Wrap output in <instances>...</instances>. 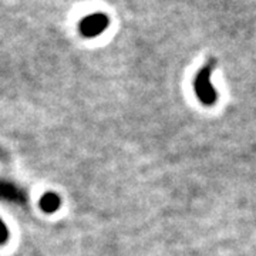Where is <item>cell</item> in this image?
Listing matches in <instances>:
<instances>
[{
	"label": "cell",
	"mask_w": 256,
	"mask_h": 256,
	"mask_svg": "<svg viewBox=\"0 0 256 256\" xmlns=\"http://www.w3.org/2000/svg\"><path fill=\"white\" fill-rule=\"evenodd\" d=\"M215 66H216L215 58L208 60L206 64L196 73L195 82H194V88L196 92V97L200 98L204 106H214L218 100V94L212 84V73H214Z\"/></svg>",
	"instance_id": "cell-1"
},
{
	"label": "cell",
	"mask_w": 256,
	"mask_h": 256,
	"mask_svg": "<svg viewBox=\"0 0 256 256\" xmlns=\"http://www.w3.org/2000/svg\"><path fill=\"white\" fill-rule=\"evenodd\" d=\"M110 26V18L106 13H92L82 18L78 24L80 33L84 37H97Z\"/></svg>",
	"instance_id": "cell-2"
},
{
	"label": "cell",
	"mask_w": 256,
	"mask_h": 256,
	"mask_svg": "<svg viewBox=\"0 0 256 256\" xmlns=\"http://www.w3.org/2000/svg\"><path fill=\"white\" fill-rule=\"evenodd\" d=\"M40 206L44 212H54L60 206V198L56 194H46L40 201Z\"/></svg>",
	"instance_id": "cell-3"
},
{
	"label": "cell",
	"mask_w": 256,
	"mask_h": 256,
	"mask_svg": "<svg viewBox=\"0 0 256 256\" xmlns=\"http://www.w3.org/2000/svg\"><path fill=\"white\" fill-rule=\"evenodd\" d=\"M9 236V234H8V228H6V225L0 220V244H3L6 239Z\"/></svg>",
	"instance_id": "cell-4"
}]
</instances>
